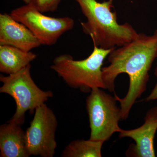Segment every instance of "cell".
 <instances>
[{"label": "cell", "instance_id": "obj_1", "mask_svg": "<svg viewBox=\"0 0 157 157\" xmlns=\"http://www.w3.org/2000/svg\"><path fill=\"white\" fill-rule=\"evenodd\" d=\"M107 58L109 64L102 70L106 89L114 92L117 76L123 73L129 76V87L126 96L121 98L114 94L120 104L121 120H125L136 100L146 90L149 72L157 58V29L151 36L138 33L131 42L113 49Z\"/></svg>", "mask_w": 157, "mask_h": 157}, {"label": "cell", "instance_id": "obj_2", "mask_svg": "<svg viewBox=\"0 0 157 157\" xmlns=\"http://www.w3.org/2000/svg\"><path fill=\"white\" fill-rule=\"evenodd\" d=\"M80 6L86 17L81 26L85 34L89 35L94 45L104 49H114L126 44L138 35L128 23L120 24L116 12L112 11L113 0L99 2L97 0H73Z\"/></svg>", "mask_w": 157, "mask_h": 157}, {"label": "cell", "instance_id": "obj_3", "mask_svg": "<svg viewBox=\"0 0 157 157\" xmlns=\"http://www.w3.org/2000/svg\"><path fill=\"white\" fill-rule=\"evenodd\" d=\"M113 49H106L94 45L89 56L76 60L69 54L55 58L51 69L62 78L68 86L85 93L93 89H106L103 78L102 66Z\"/></svg>", "mask_w": 157, "mask_h": 157}, {"label": "cell", "instance_id": "obj_4", "mask_svg": "<svg viewBox=\"0 0 157 157\" xmlns=\"http://www.w3.org/2000/svg\"><path fill=\"white\" fill-rule=\"evenodd\" d=\"M31 69L30 64L17 73L0 76L3 83L0 93L11 96L16 104L15 113L10 121L20 125L24 123L26 112L35 111L53 96L51 91H44L38 87L31 76Z\"/></svg>", "mask_w": 157, "mask_h": 157}, {"label": "cell", "instance_id": "obj_5", "mask_svg": "<svg viewBox=\"0 0 157 157\" xmlns=\"http://www.w3.org/2000/svg\"><path fill=\"white\" fill-rule=\"evenodd\" d=\"M102 89L92 90L86 103L91 130L90 139L104 142L122 129L118 124L121 111L117 105L115 97Z\"/></svg>", "mask_w": 157, "mask_h": 157}, {"label": "cell", "instance_id": "obj_6", "mask_svg": "<svg viewBox=\"0 0 157 157\" xmlns=\"http://www.w3.org/2000/svg\"><path fill=\"white\" fill-rule=\"evenodd\" d=\"M43 13L30 3L12 10L10 15L31 30L42 45H54L63 34L74 27L71 17H49Z\"/></svg>", "mask_w": 157, "mask_h": 157}, {"label": "cell", "instance_id": "obj_7", "mask_svg": "<svg viewBox=\"0 0 157 157\" xmlns=\"http://www.w3.org/2000/svg\"><path fill=\"white\" fill-rule=\"evenodd\" d=\"M58 121L53 110L45 104L36 108L33 119L25 132L27 145L31 155L53 157L57 142Z\"/></svg>", "mask_w": 157, "mask_h": 157}, {"label": "cell", "instance_id": "obj_8", "mask_svg": "<svg viewBox=\"0 0 157 157\" xmlns=\"http://www.w3.org/2000/svg\"><path fill=\"white\" fill-rule=\"evenodd\" d=\"M157 131V106L147 113L144 123L141 126L132 130L122 129L119 133L120 138L129 137L135 141L127 151V156L155 157L154 139Z\"/></svg>", "mask_w": 157, "mask_h": 157}, {"label": "cell", "instance_id": "obj_9", "mask_svg": "<svg viewBox=\"0 0 157 157\" xmlns=\"http://www.w3.org/2000/svg\"><path fill=\"white\" fill-rule=\"evenodd\" d=\"M0 45H11L30 51L42 44L24 25L5 13L0 14Z\"/></svg>", "mask_w": 157, "mask_h": 157}, {"label": "cell", "instance_id": "obj_10", "mask_svg": "<svg viewBox=\"0 0 157 157\" xmlns=\"http://www.w3.org/2000/svg\"><path fill=\"white\" fill-rule=\"evenodd\" d=\"M0 157H29L25 132L9 121L0 126Z\"/></svg>", "mask_w": 157, "mask_h": 157}, {"label": "cell", "instance_id": "obj_11", "mask_svg": "<svg viewBox=\"0 0 157 157\" xmlns=\"http://www.w3.org/2000/svg\"><path fill=\"white\" fill-rule=\"evenodd\" d=\"M37 56L31 51L8 45H0V72L14 74L30 64Z\"/></svg>", "mask_w": 157, "mask_h": 157}, {"label": "cell", "instance_id": "obj_12", "mask_svg": "<svg viewBox=\"0 0 157 157\" xmlns=\"http://www.w3.org/2000/svg\"><path fill=\"white\" fill-rule=\"evenodd\" d=\"M104 142L77 140L70 142L62 152V157H101Z\"/></svg>", "mask_w": 157, "mask_h": 157}, {"label": "cell", "instance_id": "obj_13", "mask_svg": "<svg viewBox=\"0 0 157 157\" xmlns=\"http://www.w3.org/2000/svg\"><path fill=\"white\" fill-rule=\"evenodd\" d=\"M61 0H31L32 3L42 13L56 11Z\"/></svg>", "mask_w": 157, "mask_h": 157}, {"label": "cell", "instance_id": "obj_14", "mask_svg": "<svg viewBox=\"0 0 157 157\" xmlns=\"http://www.w3.org/2000/svg\"><path fill=\"white\" fill-rule=\"evenodd\" d=\"M155 76H156L157 78V65L156 68L155 70ZM156 100H157V82L154 87L152 90L150 94L147 96L146 99H145V101L148 102V101Z\"/></svg>", "mask_w": 157, "mask_h": 157}, {"label": "cell", "instance_id": "obj_15", "mask_svg": "<svg viewBox=\"0 0 157 157\" xmlns=\"http://www.w3.org/2000/svg\"><path fill=\"white\" fill-rule=\"evenodd\" d=\"M22 1H23L25 4H29L31 2V0H22Z\"/></svg>", "mask_w": 157, "mask_h": 157}, {"label": "cell", "instance_id": "obj_16", "mask_svg": "<svg viewBox=\"0 0 157 157\" xmlns=\"http://www.w3.org/2000/svg\"><path fill=\"white\" fill-rule=\"evenodd\" d=\"M156 156L157 157V154H156Z\"/></svg>", "mask_w": 157, "mask_h": 157}]
</instances>
